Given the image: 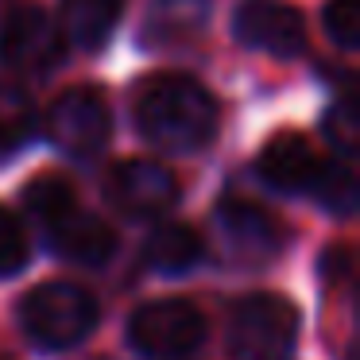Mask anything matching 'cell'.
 <instances>
[{
    "label": "cell",
    "instance_id": "obj_1",
    "mask_svg": "<svg viewBox=\"0 0 360 360\" xmlns=\"http://www.w3.org/2000/svg\"><path fill=\"white\" fill-rule=\"evenodd\" d=\"M136 124L167 151H198L217 132V101L182 74H151L136 89Z\"/></svg>",
    "mask_w": 360,
    "mask_h": 360
},
{
    "label": "cell",
    "instance_id": "obj_2",
    "mask_svg": "<svg viewBox=\"0 0 360 360\" xmlns=\"http://www.w3.org/2000/svg\"><path fill=\"white\" fill-rule=\"evenodd\" d=\"M27 337L43 349H74L97 326V298L78 283H43L20 310Z\"/></svg>",
    "mask_w": 360,
    "mask_h": 360
},
{
    "label": "cell",
    "instance_id": "obj_3",
    "mask_svg": "<svg viewBox=\"0 0 360 360\" xmlns=\"http://www.w3.org/2000/svg\"><path fill=\"white\" fill-rule=\"evenodd\" d=\"M298 337V310L283 295H248L233 306L229 345L240 360H287Z\"/></svg>",
    "mask_w": 360,
    "mask_h": 360
},
{
    "label": "cell",
    "instance_id": "obj_4",
    "mask_svg": "<svg viewBox=\"0 0 360 360\" xmlns=\"http://www.w3.org/2000/svg\"><path fill=\"white\" fill-rule=\"evenodd\" d=\"M202 337H205L202 310L194 302H182V298L148 302L128 321V341L143 356H182V352L198 349Z\"/></svg>",
    "mask_w": 360,
    "mask_h": 360
},
{
    "label": "cell",
    "instance_id": "obj_5",
    "mask_svg": "<svg viewBox=\"0 0 360 360\" xmlns=\"http://www.w3.org/2000/svg\"><path fill=\"white\" fill-rule=\"evenodd\" d=\"M47 132L70 155H94L109 143L112 132L109 105L94 89H66L47 112Z\"/></svg>",
    "mask_w": 360,
    "mask_h": 360
},
{
    "label": "cell",
    "instance_id": "obj_6",
    "mask_svg": "<svg viewBox=\"0 0 360 360\" xmlns=\"http://www.w3.org/2000/svg\"><path fill=\"white\" fill-rule=\"evenodd\" d=\"M105 190H109V202L117 210H124L128 217H159V213H167L179 202L174 174L163 163H151V159H124V163H117Z\"/></svg>",
    "mask_w": 360,
    "mask_h": 360
},
{
    "label": "cell",
    "instance_id": "obj_7",
    "mask_svg": "<svg viewBox=\"0 0 360 360\" xmlns=\"http://www.w3.org/2000/svg\"><path fill=\"white\" fill-rule=\"evenodd\" d=\"M0 58L20 74H47L63 58V35H58V27L43 12L20 8L4 20Z\"/></svg>",
    "mask_w": 360,
    "mask_h": 360
},
{
    "label": "cell",
    "instance_id": "obj_8",
    "mask_svg": "<svg viewBox=\"0 0 360 360\" xmlns=\"http://www.w3.org/2000/svg\"><path fill=\"white\" fill-rule=\"evenodd\" d=\"M233 32L240 43L267 51V55H298L306 47L302 16L275 0H244L233 20Z\"/></svg>",
    "mask_w": 360,
    "mask_h": 360
},
{
    "label": "cell",
    "instance_id": "obj_9",
    "mask_svg": "<svg viewBox=\"0 0 360 360\" xmlns=\"http://www.w3.org/2000/svg\"><path fill=\"white\" fill-rule=\"evenodd\" d=\"M51 240H55L58 256L86 267L109 264L112 252H117V233L101 217H89V213H78V210L66 213L58 225H51Z\"/></svg>",
    "mask_w": 360,
    "mask_h": 360
},
{
    "label": "cell",
    "instance_id": "obj_10",
    "mask_svg": "<svg viewBox=\"0 0 360 360\" xmlns=\"http://www.w3.org/2000/svg\"><path fill=\"white\" fill-rule=\"evenodd\" d=\"M221 229H225L229 244H233L236 252L256 256V259L279 252L283 240H287L283 225L271 217V213L259 210V205H252V202H236V198H229V202L221 205Z\"/></svg>",
    "mask_w": 360,
    "mask_h": 360
},
{
    "label": "cell",
    "instance_id": "obj_11",
    "mask_svg": "<svg viewBox=\"0 0 360 360\" xmlns=\"http://www.w3.org/2000/svg\"><path fill=\"white\" fill-rule=\"evenodd\" d=\"M321 159L314 155V148L295 132H279L267 140V148L259 151V174L271 182L275 190H306L318 171Z\"/></svg>",
    "mask_w": 360,
    "mask_h": 360
},
{
    "label": "cell",
    "instance_id": "obj_12",
    "mask_svg": "<svg viewBox=\"0 0 360 360\" xmlns=\"http://www.w3.org/2000/svg\"><path fill=\"white\" fill-rule=\"evenodd\" d=\"M124 0H63V32L74 47L97 51L112 35Z\"/></svg>",
    "mask_w": 360,
    "mask_h": 360
},
{
    "label": "cell",
    "instance_id": "obj_13",
    "mask_svg": "<svg viewBox=\"0 0 360 360\" xmlns=\"http://www.w3.org/2000/svg\"><path fill=\"white\" fill-rule=\"evenodd\" d=\"M143 259L159 275H182L202 259V236L190 225H159L143 244Z\"/></svg>",
    "mask_w": 360,
    "mask_h": 360
},
{
    "label": "cell",
    "instance_id": "obj_14",
    "mask_svg": "<svg viewBox=\"0 0 360 360\" xmlns=\"http://www.w3.org/2000/svg\"><path fill=\"white\" fill-rule=\"evenodd\" d=\"M32 128H35L32 101L16 86H0V159L24 148L32 140Z\"/></svg>",
    "mask_w": 360,
    "mask_h": 360
},
{
    "label": "cell",
    "instance_id": "obj_15",
    "mask_svg": "<svg viewBox=\"0 0 360 360\" xmlns=\"http://www.w3.org/2000/svg\"><path fill=\"white\" fill-rule=\"evenodd\" d=\"M24 205L32 210V217H39L47 229L58 225L66 213L78 210V205H74L70 182H66V179H55V174H43V179H35L32 186L24 190Z\"/></svg>",
    "mask_w": 360,
    "mask_h": 360
},
{
    "label": "cell",
    "instance_id": "obj_16",
    "mask_svg": "<svg viewBox=\"0 0 360 360\" xmlns=\"http://www.w3.org/2000/svg\"><path fill=\"white\" fill-rule=\"evenodd\" d=\"M306 190L333 213H352V205H356V179L345 163H318Z\"/></svg>",
    "mask_w": 360,
    "mask_h": 360
},
{
    "label": "cell",
    "instance_id": "obj_17",
    "mask_svg": "<svg viewBox=\"0 0 360 360\" xmlns=\"http://www.w3.org/2000/svg\"><path fill=\"white\" fill-rule=\"evenodd\" d=\"M326 32L337 47H360V0H329L326 4Z\"/></svg>",
    "mask_w": 360,
    "mask_h": 360
},
{
    "label": "cell",
    "instance_id": "obj_18",
    "mask_svg": "<svg viewBox=\"0 0 360 360\" xmlns=\"http://www.w3.org/2000/svg\"><path fill=\"white\" fill-rule=\"evenodd\" d=\"M326 136L345 151V155H349V151H356V143H360V109H356V101H352V97H341V101L329 109Z\"/></svg>",
    "mask_w": 360,
    "mask_h": 360
},
{
    "label": "cell",
    "instance_id": "obj_19",
    "mask_svg": "<svg viewBox=\"0 0 360 360\" xmlns=\"http://www.w3.org/2000/svg\"><path fill=\"white\" fill-rule=\"evenodd\" d=\"M202 4L198 0H159L155 4V32H179L190 35L202 27Z\"/></svg>",
    "mask_w": 360,
    "mask_h": 360
},
{
    "label": "cell",
    "instance_id": "obj_20",
    "mask_svg": "<svg viewBox=\"0 0 360 360\" xmlns=\"http://www.w3.org/2000/svg\"><path fill=\"white\" fill-rule=\"evenodd\" d=\"M27 259V236L8 210H0V275H16Z\"/></svg>",
    "mask_w": 360,
    "mask_h": 360
},
{
    "label": "cell",
    "instance_id": "obj_21",
    "mask_svg": "<svg viewBox=\"0 0 360 360\" xmlns=\"http://www.w3.org/2000/svg\"><path fill=\"white\" fill-rule=\"evenodd\" d=\"M352 271V252L349 248H329L326 256H321V275H326L333 287H341L345 279H349Z\"/></svg>",
    "mask_w": 360,
    "mask_h": 360
}]
</instances>
